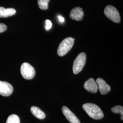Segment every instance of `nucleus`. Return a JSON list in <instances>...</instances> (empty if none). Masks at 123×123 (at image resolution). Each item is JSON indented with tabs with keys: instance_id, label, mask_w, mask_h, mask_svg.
<instances>
[{
	"instance_id": "obj_15",
	"label": "nucleus",
	"mask_w": 123,
	"mask_h": 123,
	"mask_svg": "<svg viewBox=\"0 0 123 123\" xmlns=\"http://www.w3.org/2000/svg\"><path fill=\"white\" fill-rule=\"evenodd\" d=\"M111 111L115 114H119L121 115V116H123V107L122 106H116L111 109Z\"/></svg>"
},
{
	"instance_id": "obj_1",
	"label": "nucleus",
	"mask_w": 123,
	"mask_h": 123,
	"mask_svg": "<svg viewBox=\"0 0 123 123\" xmlns=\"http://www.w3.org/2000/svg\"><path fill=\"white\" fill-rule=\"evenodd\" d=\"M83 108L87 114L92 119H100L104 117V114L101 109L94 104H85L83 105Z\"/></svg>"
},
{
	"instance_id": "obj_7",
	"label": "nucleus",
	"mask_w": 123,
	"mask_h": 123,
	"mask_svg": "<svg viewBox=\"0 0 123 123\" xmlns=\"http://www.w3.org/2000/svg\"><path fill=\"white\" fill-rule=\"evenodd\" d=\"M62 112L70 123H81L78 117L66 106H63L62 108Z\"/></svg>"
},
{
	"instance_id": "obj_16",
	"label": "nucleus",
	"mask_w": 123,
	"mask_h": 123,
	"mask_svg": "<svg viewBox=\"0 0 123 123\" xmlns=\"http://www.w3.org/2000/svg\"><path fill=\"white\" fill-rule=\"evenodd\" d=\"M52 23L49 20H46V26H45L46 29L47 30H49L52 27Z\"/></svg>"
},
{
	"instance_id": "obj_5",
	"label": "nucleus",
	"mask_w": 123,
	"mask_h": 123,
	"mask_svg": "<svg viewBox=\"0 0 123 123\" xmlns=\"http://www.w3.org/2000/svg\"><path fill=\"white\" fill-rule=\"evenodd\" d=\"M21 73L22 77L27 80L32 79L36 74L34 68L27 62H24L22 65Z\"/></svg>"
},
{
	"instance_id": "obj_18",
	"label": "nucleus",
	"mask_w": 123,
	"mask_h": 123,
	"mask_svg": "<svg viewBox=\"0 0 123 123\" xmlns=\"http://www.w3.org/2000/svg\"><path fill=\"white\" fill-rule=\"evenodd\" d=\"M57 17H58V20L60 22H62V23L64 22L65 18H63L62 16L61 15H58Z\"/></svg>"
},
{
	"instance_id": "obj_17",
	"label": "nucleus",
	"mask_w": 123,
	"mask_h": 123,
	"mask_svg": "<svg viewBox=\"0 0 123 123\" xmlns=\"http://www.w3.org/2000/svg\"><path fill=\"white\" fill-rule=\"evenodd\" d=\"M6 29H7L6 26L3 23H0V33L4 32L6 30Z\"/></svg>"
},
{
	"instance_id": "obj_3",
	"label": "nucleus",
	"mask_w": 123,
	"mask_h": 123,
	"mask_svg": "<svg viewBox=\"0 0 123 123\" xmlns=\"http://www.w3.org/2000/svg\"><path fill=\"white\" fill-rule=\"evenodd\" d=\"M86 61V54L84 53H80L76 58L73 64V73L77 74L83 70Z\"/></svg>"
},
{
	"instance_id": "obj_14",
	"label": "nucleus",
	"mask_w": 123,
	"mask_h": 123,
	"mask_svg": "<svg viewBox=\"0 0 123 123\" xmlns=\"http://www.w3.org/2000/svg\"><path fill=\"white\" fill-rule=\"evenodd\" d=\"M50 0H38L37 3L40 9L46 10L48 8V4Z\"/></svg>"
},
{
	"instance_id": "obj_8",
	"label": "nucleus",
	"mask_w": 123,
	"mask_h": 123,
	"mask_svg": "<svg viewBox=\"0 0 123 123\" xmlns=\"http://www.w3.org/2000/svg\"><path fill=\"white\" fill-rule=\"evenodd\" d=\"M96 83L99 92L101 94L105 95L109 92L111 90L110 86L102 79L98 78L96 80Z\"/></svg>"
},
{
	"instance_id": "obj_6",
	"label": "nucleus",
	"mask_w": 123,
	"mask_h": 123,
	"mask_svg": "<svg viewBox=\"0 0 123 123\" xmlns=\"http://www.w3.org/2000/svg\"><path fill=\"white\" fill-rule=\"evenodd\" d=\"M13 91V86L9 83L0 81V95L7 97L11 95Z\"/></svg>"
},
{
	"instance_id": "obj_13",
	"label": "nucleus",
	"mask_w": 123,
	"mask_h": 123,
	"mask_svg": "<svg viewBox=\"0 0 123 123\" xmlns=\"http://www.w3.org/2000/svg\"><path fill=\"white\" fill-rule=\"evenodd\" d=\"M6 123H20V119L17 115L12 114L7 119Z\"/></svg>"
},
{
	"instance_id": "obj_12",
	"label": "nucleus",
	"mask_w": 123,
	"mask_h": 123,
	"mask_svg": "<svg viewBox=\"0 0 123 123\" xmlns=\"http://www.w3.org/2000/svg\"><path fill=\"white\" fill-rule=\"evenodd\" d=\"M31 111L32 114L37 119H45L46 117L45 114L40 108L37 107H31Z\"/></svg>"
},
{
	"instance_id": "obj_10",
	"label": "nucleus",
	"mask_w": 123,
	"mask_h": 123,
	"mask_svg": "<svg viewBox=\"0 0 123 123\" xmlns=\"http://www.w3.org/2000/svg\"><path fill=\"white\" fill-rule=\"evenodd\" d=\"M84 11L80 7H76L72 9L70 13V18L76 21H81L84 17Z\"/></svg>"
},
{
	"instance_id": "obj_4",
	"label": "nucleus",
	"mask_w": 123,
	"mask_h": 123,
	"mask_svg": "<svg viewBox=\"0 0 123 123\" xmlns=\"http://www.w3.org/2000/svg\"><path fill=\"white\" fill-rule=\"evenodd\" d=\"M104 13L107 17L112 22L119 23L120 21V16L118 11L115 7L109 5L106 6Z\"/></svg>"
},
{
	"instance_id": "obj_11",
	"label": "nucleus",
	"mask_w": 123,
	"mask_h": 123,
	"mask_svg": "<svg viewBox=\"0 0 123 123\" xmlns=\"http://www.w3.org/2000/svg\"><path fill=\"white\" fill-rule=\"evenodd\" d=\"M16 13V10L12 8H5L0 6V18H7L14 15Z\"/></svg>"
},
{
	"instance_id": "obj_9",
	"label": "nucleus",
	"mask_w": 123,
	"mask_h": 123,
	"mask_svg": "<svg viewBox=\"0 0 123 123\" xmlns=\"http://www.w3.org/2000/svg\"><path fill=\"white\" fill-rule=\"evenodd\" d=\"M84 87L88 92L96 93L98 91V85L96 82L92 78H90L84 84Z\"/></svg>"
},
{
	"instance_id": "obj_2",
	"label": "nucleus",
	"mask_w": 123,
	"mask_h": 123,
	"mask_svg": "<svg viewBox=\"0 0 123 123\" xmlns=\"http://www.w3.org/2000/svg\"><path fill=\"white\" fill-rule=\"evenodd\" d=\"M74 38L68 37L63 40L59 45L57 49L58 56L62 57L68 53L74 46Z\"/></svg>"
}]
</instances>
